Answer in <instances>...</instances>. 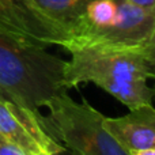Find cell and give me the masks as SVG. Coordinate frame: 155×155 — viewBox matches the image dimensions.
I'll return each mask as SVG.
<instances>
[{
  "label": "cell",
  "mask_w": 155,
  "mask_h": 155,
  "mask_svg": "<svg viewBox=\"0 0 155 155\" xmlns=\"http://www.w3.org/2000/svg\"><path fill=\"white\" fill-rule=\"evenodd\" d=\"M65 61L41 45L0 29V86L22 106L38 112L51 98L68 90Z\"/></svg>",
  "instance_id": "6da1fadb"
},
{
  "label": "cell",
  "mask_w": 155,
  "mask_h": 155,
  "mask_svg": "<svg viewBox=\"0 0 155 155\" xmlns=\"http://www.w3.org/2000/svg\"><path fill=\"white\" fill-rule=\"evenodd\" d=\"M49 116L42 125L49 136L79 155H128L104 128V114L86 99L78 104L65 93L45 104Z\"/></svg>",
  "instance_id": "7a4b0ae2"
},
{
  "label": "cell",
  "mask_w": 155,
  "mask_h": 155,
  "mask_svg": "<svg viewBox=\"0 0 155 155\" xmlns=\"http://www.w3.org/2000/svg\"><path fill=\"white\" fill-rule=\"evenodd\" d=\"M65 61L64 82L68 88L79 83L148 80L154 78L155 52L129 49H75Z\"/></svg>",
  "instance_id": "3957f363"
},
{
  "label": "cell",
  "mask_w": 155,
  "mask_h": 155,
  "mask_svg": "<svg viewBox=\"0 0 155 155\" xmlns=\"http://www.w3.org/2000/svg\"><path fill=\"white\" fill-rule=\"evenodd\" d=\"M60 46L68 52L95 48L155 52V11L117 0L114 23L101 29L78 26Z\"/></svg>",
  "instance_id": "277c9868"
},
{
  "label": "cell",
  "mask_w": 155,
  "mask_h": 155,
  "mask_svg": "<svg viewBox=\"0 0 155 155\" xmlns=\"http://www.w3.org/2000/svg\"><path fill=\"white\" fill-rule=\"evenodd\" d=\"M44 116L16 104L5 91L0 93V136L25 155H60L65 148L49 136Z\"/></svg>",
  "instance_id": "5b68a950"
},
{
  "label": "cell",
  "mask_w": 155,
  "mask_h": 155,
  "mask_svg": "<svg viewBox=\"0 0 155 155\" xmlns=\"http://www.w3.org/2000/svg\"><path fill=\"white\" fill-rule=\"evenodd\" d=\"M0 29L44 48L60 45L68 37L64 27L44 15L31 0H0Z\"/></svg>",
  "instance_id": "8992f818"
},
{
  "label": "cell",
  "mask_w": 155,
  "mask_h": 155,
  "mask_svg": "<svg viewBox=\"0 0 155 155\" xmlns=\"http://www.w3.org/2000/svg\"><path fill=\"white\" fill-rule=\"evenodd\" d=\"M104 128L128 153L136 148L154 147L155 110L153 105L131 109L123 117H104Z\"/></svg>",
  "instance_id": "52a82bcc"
},
{
  "label": "cell",
  "mask_w": 155,
  "mask_h": 155,
  "mask_svg": "<svg viewBox=\"0 0 155 155\" xmlns=\"http://www.w3.org/2000/svg\"><path fill=\"white\" fill-rule=\"evenodd\" d=\"M33 4L49 19L64 27L70 33L71 27L83 16L87 5L93 0H31Z\"/></svg>",
  "instance_id": "ba28073f"
},
{
  "label": "cell",
  "mask_w": 155,
  "mask_h": 155,
  "mask_svg": "<svg viewBox=\"0 0 155 155\" xmlns=\"http://www.w3.org/2000/svg\"><path fill=\"white\" fill-rule=\"evenodd\" d=\"M99 87L117 98L129 109L143 105H151L154 88L147 86V80H123V82H105Z\"/></svg>",
  "instance_id": "9c48e42d"
},
{
  "label": "cell",
  "mask_w": 155,
  "mask_h": 155,
  "mask_svg": "<svg viewBox=\"0 0 155 155\" xmlns=\"http://www.w3.org/2000/svg\"><path fill=\"white\" fill-rule=\"evenodd\" d=\"M116 18H117V0H93L87 5L83 16L71 27V30L78 26H88L95 29L107 27L114 23Z\"/></svg>",
  "instance_id": "30bf717a"
},
{
  "label": "cell",
  "mask_w": 155,
  "mask_h": 155,
  "mask_svg": "<svg viewBox=\"0 0 155 155\" xmlns=\"http://www.w3.org/2000/svg\"><path fill=\"white\" fill-rule=\"evenodd\" d=\"M0 155H25V154L0 136Z\"/></svg>",
  "instance_id": "8fae6325"
},
{
  "label": "cell",
  "mask_w": 155,
  "mask_h": 155,
  "mask_svg": "<svg viewBox=\"0 0 155 155\" xmlns=\"http://www.w3.org/2000/svg\"><path fill=\"white\" fill-rule=\"evenodd\" d=\"M134 5H137L144 10H154L155 11V0H125Z\"/></svg>",
  "instance_id": "7c38bea8"
},
{
  "label": "cell",
  "mask_w": 155,
  "mask_h": 155,
  "mask_svg": "<svg viewBox=\"0 0 155 155\" xmlns=\"http://www.w3.org/2000/svg\"><path fill=\"white\" fill-rule=\"evenodd\" d=\"M128 155H155V148L154 147L136 148V150L128 151Z\"/></svg>",
  "instance_id": "4fadbf2b"
},
{
  "label": "cell",
  "mask_w": 155,
  "mask_h": 155,
  "mask_svg": "<svg viewBox=\"0 0 155 155\" xmlns=\"http://www.w3.org/2000/svg\"><path fill=\"white\" fill-rule=\"evenodd\" d=\"M68 155H79V154H78V153H75V151H68Z\"/></svg>",
  "instance_id": "5bb4252c"
},
{
  "label": "cell",
  "mask_w": 155,
  "mask_h": 155,
  "mask_svg": "<svg viewBox=\"0 0 155 155\" xmlns=\"http://www.w3.org/2000/svg\"><path fill=\"white\" fill-rule=\"evenodd\" d=\"M2 91H4V90H3V87H2V86H0V93H2Z\"/></svg>",
  "instance_id": "9a60e30c"
}]
</instances>
